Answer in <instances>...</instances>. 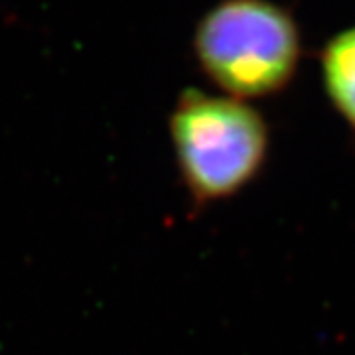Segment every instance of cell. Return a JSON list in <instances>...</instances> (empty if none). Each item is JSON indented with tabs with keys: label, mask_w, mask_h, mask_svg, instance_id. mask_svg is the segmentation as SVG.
<instances>
[{
	"label": "cell",
	"mask_w": 355,
	"mask_h": 355,
	"mask_svg": "<svg viewBox=\"0 0 355 355\" xmlns=\"http://www.w3.org/2000/svg\"><path fill=\"white\" fill-rule=\"evenodd\" d=\"M193 53L223 95L266 99L282 93L298 73L302 28L277 0H217L196 26Z\"/></svg>",
	"instance_id": "cell-1"
},
{
	"label": "cell",
	"mask_w": 355,
	"mask_h": 355,
	"mask_svg": "<svg viewBox=\"0 0 355 355\" xmlns=\"http://www.w3.org/2000/svg\"><path fill=\"white\" fill-rule=\"evenodd\" d=\"M168 125L182 184L200 207L249 188L268 160L270 128L249 101L186 89Z\"/></svg>",
	"instance_id": "cell-2"
},
{
	"label": "cell",
	"mask_w": 355,
	"mask_h": 355,
	"mask_svg": "<svg viewBox=\"0 0 355 355\" xmlns=\"http://www.w3.org/2000/svg\"><path fill=\"white\" fill-rule=\"evenodd\" d=\"M318 65L328 101L355 135V24L326 40Z\"/></svg>",
	"instance_id": "cell-3"
}]
</instances>
